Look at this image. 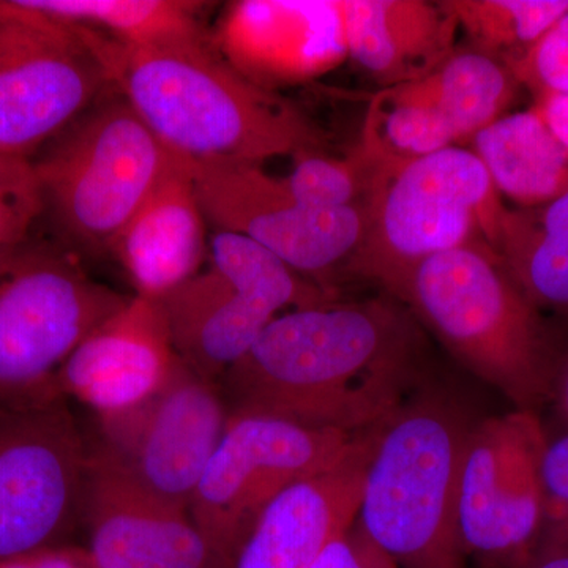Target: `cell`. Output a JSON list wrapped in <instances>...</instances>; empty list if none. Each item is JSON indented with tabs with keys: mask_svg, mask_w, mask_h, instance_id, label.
Segmentation results:
<instances>
[{
	"mask_svg": "<svg viewBox=\"0 0 568 568\" xmlns=\"http://www.w3.org/2000/svg\"><path fill=\"white\" fill-rule=\"evenodd\" d=\"M416 320L387 298L283 313L219 379L230 413L366 436L417 394Z\"/></svg>",
	"mask_w": 568,
	"mask_h": 568,
	"instance_id": "1",
	"label": "cell"
},
{
	"mask_svg": "<svg viewBox=\"0 0 568 568\" xmlns=\"http://www.w3.org/2000/svg\"><path fill=\"white\" fill-rule=\"evenodd\" d=\"M92 32L112 89L186 162L263 166L276 156L323 152V130L301 108L242 77L213 40L136 48Z\"/></svg>",
	"mask_w": 568,
	"mask_h": 568,
	"instance_id": "2",
	"label": "cell"
},
{
	"mask_svg": "<svg viewBox=\"0 0 568 568\" xmlns=\"http://www.w3.org/2000/svg\"><path fill=\"white\" fill-rule=\"evenodd\" d=\"M390 297L515 409L552 398L560 362L548 325L487 242L429 257Z\"/></svg>",
	"mask_w": 568,
	"mask_h": 568,
	"instance_id": "3",
	"label": "cell"
},
{
	"mask_svg": "<svg viewBox=\"0 0 568 568\" xmlns=\"http://www.w3.org/2000/svg\"><path fill=\"white\" fill-rule=\"evenodd\" d=\"M467 424L433 392H417L377 429L357 523L398 568H467L458 473Z\"/></svg>",
	"mask_w": 568,
	"mask_h": 568,
	"instance_id": "4",
	"label": "cell"
},
{
	"mask_svg": "<svg viewBox=\"0 0 568 568\" xmlns=\"http://www.w3.org/2000/svg\"><path fill=\"white\" fill-rule=\"evenodd\" d=\"M181 162L112 89L33 156L43 219L73 252L110 254Z\"/></svg>",
	"mask_w": 568,
	"mask_h": 568,
	"instance_id": "5",
	"label": "cell"
},
{
	"mask_svg": "<svg viewBox=\"0 0 568 568\" xmlns=\"http://www.w3.org/2000/svg\"><path fill=\"white\" fill-rule=\"evenodd\" d=\"M362 211L364 233L346 268L392 295L429 257L477 241L495 250L506 205L476 153L452 145L375 166Z\"/></svg>",
	"mask_w": 568,
	"mask_h": 568,
	"instance_id": "6",
	"label": "cell"
},
{
	"mask_svg": "<svg viewBox=\"0 0 568 568\" xmlns=\"http://www.w3.org/2000/svg\"><path fill=\"white\" fill-rule=\"evenodd\" d=\"M130 298L95 282L62 242L33 234L0 265V406L59 396L70 355Z\"/></svg>",
	"mask_w": 568,
	"mask_h": 568,
	"instance_id": "7",
	"label": "cell"
},
{
	"mask_svg": "<svg viewBox=\"0 0 568 568\" xmlns=\"http://www.w3.org/2000/svg\"><path fill=\"white\" fill-rule=\"evenodd\" d=\"M335 298L244 235L215 231L203 271L162 306L179 361L219 383L276 317Z\"/></svg>",
	"mask_w": 568,
	"mask_h": 568,
	"instance_id": "8",
	"label": "cell"
},
{
	"mask_svg": "<svg viewBox=\"0 0 568 568\" xmlns=\"http://www.w3.org/2000/svg\"><path fill=\"white\" fill-rule=\"evenodd\" d=\"M372 435L349 436L263 414L231 413L190 500V517L220 564L233 568L254 523L280 493L345 462Z\"/></svg>",
	"mask_w": 568,
	"mask_h": 568,
	"instance_id": "9",
	"label": "cell"
},
{
	"mask_svg": "<svg viewBox=\"0 0 568 568\" xmlns=\"http://www.w3.org/2000/svg\"><path fill=\"white\" fill-rule=\"evenodd\" d=\"M110 91L91 29L0 0V155L32 160Z\"/></svg>",
	"mask_w": 568,
	"mask_h": 568,
	"instance_id": "10",
	"label": "cell"
},
{
	"mask_svg": "<svg viewBox=\"0 0 568 568\" xmlns=\"http://www.w3.org/2000/svg\"><path fill=\"white\" fill-rule=\"evenodd\" d=\"M547 444L532 410L470 425L457 495L466 559L485 568H517L532 555L545 529L541 459Z\"/></svg>",
	"mask_w": 568,
	"mask_h": 568,
	"instance_id": "11",
	"label": "cell"
},
{
	"mask_svg": "<svg viewBox=\"0 0 568 568\" xmlns=\"http://www.w3.org/2000/svg\"><path fill=\"white\" fill-rule=\"evenodd\" d=\"M88 466L65 398L0 406V560L65 544L81 523Z\"/></svg>",
	"mask_w": 568,
	"mask_h": 568,
	"instance_id": "12",
	"label": "cell"
},
{
	"mask_svg": "<svg viewBox=\"0 0 568 568\" xmlns=\"http://www.w3.org/2000/svg\"><path fill=\"white\" fill-rule=\"evenodd\" d=\"M189 164L197 200L215 231L244 235L298 275L334 291L325 280L361 242L362 205L316 211L297 203L283 179L257 164Z\"/></svg>",
	"mask_w": 568,
	"mask_h": 568,
	"instance_id": "13",
	"label": "cell"
},
{
	"mask_svg": "<svg viewBox=\"0 0 568 568\" xmlns=\"http://www.w3.org/2000/svg\"><path fill=\"white\" fill-rule=\"evenodd\" d=\"M230 416L219 383L179 361L148 402L99 418L95 446L141 487L189 510Z\"/></svg>",
	"mask_w": 568,
	"mask_h": 568,
	"instance_id": "14",
	"label": "cell"
},
{
	"mask_svg": "<svg viewBox=\"0 0 568 568\" xmlns=\"http://www.w3.org/2000/svg\"><path fill=\"white\" fill-rule=\"evenodd\" d=\"M81 523L99 568H224L186 508L141 487L97 446Z\"/></svg>",
	"mask_w": 568,
	"mask_h": 568,
	"instance_id": "15",
	"label": "cell"
},
{
	"mask_svg": "<svg viewBox=\"0 0 568 568\" xmlns=\"http://www.w3.org/2000/svg\"><path fill=\"white\" fill-rule=\"evenodd\" d=\"M216 51L265 91L305 84L347 59L339 0H242L224 10Z\"/></svg>",
	"mask_w": 568,
	"mask_h": 568,
	"instance_id": "16",
	"label": "cell"
},
{
	"mask_svg": "<svg viewBox=\"0 0 568 568\" xmlns=\"http://www.w3.org/2000/svg\"><path fill=\"white\" fill-rule=\"evenodd\" d=\"M178 364L162 302L132 295L73 351L55 392L97 418L114 417L152 398Z\"/></svg>",
	"mask_w": 568,
	"mask_h": 568,
	"instance_id": "17",
	"label": "cell"
},
{
	"mask_svg": "<svg viewBox=\"0 0 568 568\" xmlns=\"http://www.w3.org/2000/svg\"><path fill=\"white\" fill-rule=\"evenodd\" d=\"M375 435L345 462L280 493L254 523L233 568L315 566L328 544L357 521Z\"/></svg>",
	"mask_w": 568,
	"mask_h": 568,
	"instance_id": "18",
	"label": "cell"
},
{
	"mask_svg": "<svg viewBox=\"0 0 568 568\" xmlns=\"http://www.w3.org/2000/svg\"><path fill=\"white\" fill-rule=\"evenodd\" d=\"M207 219L190 164H181L134 213L111 248L134 295L162 302L203 271L211 252Z\"/></svg>",
	"mask_w": 568,
	"mask_h": 568,
	"instance_id": "19",
	"label": "cell"
},
{
	"mask_svg": "<svg viewBox=\"0 0 568 568\" xmlns=\"http://www.w3.org/2000/svg\"><path fill=\"white\" fill-rule=\"evenodd\" d=\"M347 59L384 88L420 80L452 52L459 31L444 2L339 0Z\"/></svg>",
	"mask_w": 568,
	"mask_h": 568,
	"instance_id": "20",
	"label": "cell"
},
{
	"mask_svg": "<svg viewBox=\"0 0 568 568\" xmlns=\"http://www.w3.org/2000/svg\"><path fill=\"white\" fill-rule=\"evenodd\" d=\"M473 141L497 193L518 207L548 204L568 192V148L536 108L503 115Z\"/></svg>",
	"mask_w": 568,
	"mask_h": 568,
	"instance_id": "21",
	"label": "cell"
},
{
	"mask_svg": "<svg viewBox=\"0 0 568 568\" xmlns=\"http://www.w3.org/2000/svg\"><path fill=\"white\" fill-rule=\"evenodd\" d=\"M495 252L537 308L568 315V192L537 207L506 209Z\"/></svg>",
	"mask_w": 568,
	"mask_h": 568,
	"instance_id": "22",
	"label": "cell"
},
{
	"mask_svg": "<svg viewBox=\"0 0 568 568\" xmlns=\"http://www.w3.org/2000/svg\"><path fill=\"white\" fill-rule=\"evenodd\" d=\"M52 17L102 32L136 48H170L209 41L204 3L181 0H32Z\"/></svg>",
	"mask_w": 568,
	"mask_h": 568,
	"instance_id": "23",
	"label": "cell"
},
{
	"mask_svg": "<svg viewBox=\"0 0 568 568\" xmlns=\"http://www.w3.org/2000/svg\"><path fill=\"white\" fill-rule=\"evenodd\" d=\"M416 82L446 118L458 141L476 136L503 118L519 85L506 63L477 50L452 52Z\"/></svg>",
	"mask_w": 568,
	"mask_h": 568,
	"instance_id": "24",
	"label": "cell"
},
{
	"mask_svg": "<svg viewBox=\"0 0 568 568\" xmlns=\"http://www.w3.org/2000/svg\"><path fill=\"white\" fill-rule=\"evenodd\" d=\"M458 142L457 134L416 81L384 88L366 111L358 145L375 166L424 159Z\"/></svg>",
	"mask_w": 568,
	"mask_h": 568,
	"instance_id": "25",
	"label": "cell"
},
{
	"mask_svg": "<svg viewBox=\"0 0 568 568\" xmlns=\"http://www.w3.org/2000/svg\"><path fill=\"white\" fill-rule=\"evenodd\" d=\"M458 28L504 63L521 59L568 13V0H444Z\"/></svg>",
	"mask_w": 568,
	"mask_h": 568,
	"instance_id": "26",
	"label": "cell"
},
{
	"mask_svg": "<svg viewBox=\"0 0 568 568\" xmlns=\"http://www.w3.org/2000/svg\"><path fill=\"white\" fill-rule=\"evenodd\" d=\"M293 159V171L283 182L297 203L316 211H339L364 204L375 163L361 145H355L345 159L323 152L298 153Z\"/></svg>",
	"mask_w": 568,
	"mask_h": 568,
	"instance_id": "27",
	"label": "cell"
},
{
	"mask_svg": "<svg viewBox=\"0 0 568 568\" xmlns=\"http://www.w3.org/2000/svg\"><path fill=\"white\" fill-rule=\"evenodd\" d=\"M43 212L32 160L0 155V265L36 234Z\"/></svg>",
	"mask_w": 568,
	"mask_h": 568,
	"instance_id": "28",
	"label": "cell"
},
{
	"mask_svg": "<svg viewBox=\"0 0 568 568\" xmlns=\"http://www.w3.org/2000/svg\"><path fill=\"white\" fill-rule=\"evenodd\" d=\"M507 67L518 84L528 88L534 97L568 92V13L536 47Z\"/></svg>",
	"mask_w": 568,
	"mask_h": 568,
	"instance_id": "29",
	"label": "cell"
},
{
	"mask_svg": "<svg viewBox=\"0 0 568 568\" xmlns=\"http://www.w3.org/2000/svg\"><path fill=\"white\" fill-rule=\"evenodd\" d=\"M545 495L544 532L568 534V433L549 440L541 459Z\"/></svg>",
	"mask_w": 568,
	"mask_h": 568,
	"instance_id": "30",
	"label": "cell"
},
{
	"mask_svg": "<svg viewBox=\"0 0 568 568\" xmlns=\"http://www.w3.org/2000/svg\"><path fill=\"white\" fill-rule=\"evenodd\" d=\"M312 568H398L355 521L328 544Z\"/></svg>",
	"mask_w": 568,
	"mask_h": 568,
	"instance_id": "31",
	"label": "cell"
},
{
	"mask_svg": "<svg viewBox=\"0 0 568 568\" xmlns=\"http://www.w3.org/2000/svg\"><path fill=\"white\" fill-rule=\"evenodd\" d=\"M0 568H99L88 548L55 545L20 558L0 560Z\"/></svg>",
	"mask_w": 568,
	"mask_h": 568,
	"instance_id": "32",
	"label": "cell"
},
{
	"mask_svg": "<svg viewBox=\"0 0 568 568\" xmlns=\"http://www.w3.org/2000/svg\"><path fill=\"white\" fill-rule=\"evenodd\" d=\"M517 568H568V534L544 532L532 555Z\"/></svg>",
	"mask_w": 568,
	"mask_h": 568,
	"instance_id": "33",
	"label": "cell"
},
{
	"mask_svg": "<svg viewBox=\"0 0 568 568\" xmlns=\"http://www.w3.org/2000/svg\"><path fill=\"white\" fill-rule=\"evenodd\" d=\"M534 108L555 136L568 148V92L541 93L534 97Z\"/></svg>",
	"mask_w": 568,
	"mask_h": 568,
	"instance_id": "34",
	"label": "cell"
},
{
	"mask_svg": "<svg viewBox=\"0 0 568 568\" xmlns=\"http://www.w3.org/2000/svg\"><path fill=\"white\" fill-rule=\"evenodd\" d=\"M552 398L558 399L560 410L568 418V357L566 361L560 362Z\"/></svg>",
	"mask_w": 568,
	"mask_h": 568,
	"instance_id": "35",
	"label": "cell"
}]
</instances>
